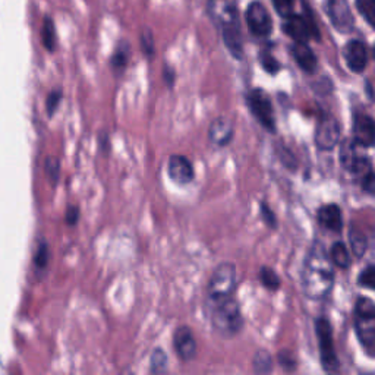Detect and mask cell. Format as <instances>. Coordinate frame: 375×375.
<instances>
[{
  "label": "cell",
  "instance_id": "cell-24",
  "mask_svg": "<svg viewBox=\"0 0 375 375\" xmlns=\"http://www.w3.org/2000/svg\"><path fill=\"white\" fill-rule=\"evenodd\" d=\"M349 241L352 245V251L357 258L362 257L367 251V237L356 229H350L349 232Z\"/></svg>",
  "mask_w": 375,
  "mask_h": 375
},
{
  "label": "cell",
  "instance_id": "cell-14",
  "mask_svg": "<svg viewBox=\"0 0 375 375\" xmlns=\"http://www.w3.org/2000/svg\"><path fill=\"white\" fill-rule=\"evenodd\" d=\"M345 59L349 70L353 72H362L368 63L367 47L360 40H352L345 47Z\"/></svg>",
  "mask_w": 375,
  "mask_h": 375
},
{
  "label": "cell",
  "instance_id": "cell-8",
  "mask_svg": "<svg viewBox=\"0 0 375 375\" xmlns=\"http://www.w3.org/2000/svg\"><path fill=\"white\" fill-rule=\"evenodd\" d=\"M246 24L249 31L257 37H267L272 31V21L268 11L260 2L249 4L246 9Z\"/></svg>",
  "mask_w": 375,
  "mask_h": 375
},
{
  "label": "cell",
  "instance_id": "cell-1",
  "mask_svg": "<svg viewBox=\"0 0 375 375\" xmlns=\"http://www.w3.org/2000/svg\"><path fill=\"white\" fill-rule=\"evenodd\" d=\"M302 289L311 299L326 298L334 284L333 261L327 251L318 242L310 249L302 268Z\"/></svg>",
  "mask_w": 375,
  "mask_h": 375
},
{
  "label": "cell",
  "instance_id": "cell-18",
  "mask_svg": "<svg viewBox=\"0 0 375 375\" xmlns=\"http://www.w3.org/2000/svg\"><path fill=\"white\" fill-rule=\"evenodd\" d=\"M210 140L217 145H226L230 143L233 136L232 122L226 117H218L210 126Z\"/></svg>",
  "mask_w": 375,
  "mask_h": 375
},
{
  "label": "cell",
  "instance_id": "cell-40",
  "mask_svg": "<svg viewBox=\"0 0 375 375\" xmlns=\"http://www.w3.org/2000/svg\"><path fill=\"white\" fill-rule=\"evenodd\" d=\"M374 58H375V47H374Z\"/></svg>",
  "mask_w": 375,
  "mask_h": 375
},
{
  "label": "cell",
  "instance_id": "cell-21",
  "mask_svg": "<svg viewBox=\"0 0 375 375\" xmlns=\"http://www.w3.org/2000/svg\"><path fill=\"white\" fill-rule=\"evenodd\" d=\"M41 39H43V44H44V48L47 50V52L53 53L56 50V46H58V39H56L55 22L52 18H50V16H46L44 18Z\"/></svg>",
  "mask_w": 375,
  "mask_h": 375
},
{
  "label": "cell",
  "instance_id": "cell-2",
  "mask_svg": "<svg viewBox=\"0 0 375 375\" xmlns=\"http://www.w3.org/2000/svg\"><path fill=\"white\" fill-rule=\"evenodd\" d=\"M355 327L362 346L375 352V303L368 298H360L355 305Z\"/></svg>",
  "mask_w": 375,
  "mask_h": 375
},
{
  "label": "cell",
  "instance_id": "cell-33",
  "mask_svg": "<svg viewBox=\"0 0 375 375\" xmlns=\"http://www.w3.org/2000/svg\"><path fill=\"white\" fill-rule=\"evenodd\" d=\"M357 282H360L361 286L368 287V289H374L375 291V265H369L367 267L360 277H357Z\"/></svg>",
  "mask_w": 375,
  "mask_h": 375
},
{
  "label": "cell",
  "instance_id": "cell-25",
  "mask_svg": "<svg viewBox=\"0 0 375 375\" xmlns=\"http://www.w3.org/2000/svg\"><path fill=\"white\" fill-rule=\"evenodd\" d=\"M356 8L365 21L375 28V0H356Z\"/></svg>",
  "mask_w": 375,
  "mask_h": 375
},
{
  "label": "cell",
  "instance_id": "cell-10",
  "mask_svg": "<svg viewBox=\"0 0 375 375\" xmlns=\"http://www.w3.org/2000/svg\"><path fill=\"white\" fill-rule=\"evenodd\" d=\"M327 12L331 24L340 32H350L353 28V15L348 0H327Z\"/></svg>",
  "mask_w": 375,
  "mask_h": 375
},
{
  "label": "cell",
  "instance_id": "cell-6",
  "mask_svg": "<svg viewBox=\"0 0 375 375\" xmlns=\"http://www.w3.org/2000/svg\"><path fill=\"white\" fill-rule=\"evenodd\" d=\"M315 329H317V337H318L322 368L326 369L327 372H334L338 369V360L336 356V350H334V345H333L331 324L327 318H318Z\"/></svg>",
  "mask_w": 375,
  "mask_h": 375
},
{
  "label": "cell",
  "instance_id": "cell-30",
  "mask_svg": "<svg viewBox=\"0 0 375 375\" xmlns=\"http://www.w3.org/2000/svg\"><path fill=\"white\" fill-rule=\"evenodd\" d=\"M167 368V356L162 349H156L151 356V372L160 374Z\"/></svg>",
  "mask_w": 375,
  "mask_h": 375
},
{
  "label": "cell",
  "instance_id": "cell-16",
  "mask_svg": "<svg viewBox=\"0 0 375 375\" xmlns=\"http://www.w3.org/2000/svg\"><path fill=\"white\" fill-rule=\"evenodd\" d=\"M318 221L322 228L331 232H340L343 228L342 211H340L336 204H329V206L321 207L318 211Z\"/></svg>",
  "mask_w": 375,
  "mask_h": 375
},
{
  "label": "cell",
  "instance_id": "cell-7",
  "mask_svg": "<svg viewBox=\"0 0 375 375\" xmlns=\"http://www.w3.org/2000/svg\"><path fill=\"white\" fill-rule=\"evenodd\" d=\"M248 106L254 116L258 119V122L267 128L270 132L276 131V119H275V110H272L271 100L267 96L265 91L257 88L249 91L248 97Z\"/></svg>",
  "mask_w": 375,
  "mask_h": 375
},
{
  "label": "cell",
  "instance_id": "cell-29",
  "mask_svg": "<svg viewBox=\"0 0 375 375\" xmlns=\"http://www.w3.org/2000/svg\"><path fill=\"white\" fill-rule=\"evenodd\" d=\"M260 279H261V283L267 289H270V291H276V289L280 287V279H279V276L271 268H268V267H263L261 268V271H260Z\"/></svg>",
  "mask_w": 375,
  "mask_h": 375
},
{
  "label": "cell",
  "instance_id": "cell-31",
  "mask_svg": "<svg viewBox=\"0 0 375 375\" xmlns=\"http://www.w3.org/2000/svg\"><path fill=\"white\" fill-rule=\"evenodd\" d=\"M260 62H261V66L264 67V70L268 72V74H277L279 70H280V65L279 62L276 60V58L272 56L268 50H263V52L260 53Z\"/></svg>",
  "mask_w": 375,
  "mask_h": 375
},
{
  "label": "cell",
  "instance_id": "cell-12",
  "mask_svg": "<svg viewBox=\"0 0 375 375\" xmlns=\"http://www.w3.org/2000/svg\"><path fill=\"white\" fill-rule=\"evenodd\" d=\"M355 143L362 147H372L375 144V121L364 113L356 114L353 121Z\"/></svg>",
  "mask_w": 375,
  "mask_h": 375
},
{
  "label": "cell",
  "instance_id": "cell-17",
  "mask_svg": "<svg viewBox=\"0 0 375 375\" xmlns=\"http://www.w3.org/2000/svg\"><path fill=\"white\" fill-rule=\"evenodd\" d=\"M292 56L305 72H314L317 70V58L306 43L295 41L292 47Z\"/></svg>",
  "mask_w": 375,
  "mask_h": 375
},
{
  "label": "cell",
  "instance_id": "cell-20",
  "mask_svg": "<svg viewBox=\"0 0 375 375\" xmlns=\"http://www.w3.org/2000/svg\"><path fill=\"white\" fill-rule=\"evenodd\" d=\"M129 58H131V46L125 40H122L117 44L114 53L112 55V59H110V66H112L113 72L122 74L126 70Z\"/></svg>",
  "mask_w": 375,
  "mask_h": 375
},
{
  "label": "cell",
  "instance_id": "cell-26",
  "mask_svg": "<svg viewBox=\"0 0 375 375\" xmlns=\"http://www.w3.org/2000/svg\"><path fill=\"white\" fill-rule=\"evenodd\" d=\"M254 371L255 372H260V374H265L270 372L272 368V361H271V356L268 355L267 350H260L257 352V355L254 356Z\"/></svg>",
  "mask_w": 375,
  "mask_h": 375
},
{
  "label": "cell",
  "instance_id": "cell-3",
  "mask_svg": "<svg viewBox=\"0 0 375 375\" xmlns=\"http://www.w3.org/2000/svg\"><path fill=\"white\" fill-rule=\"evenodd\" d=\"M303 9H305L303 15L292 13L289 15L287 18H284L283 31L296 43H306L310 39L320 40V32L310 8L305 5Z\"/></svg>",
  "mask_w": 375,
  "mask_h": 375
},
{
  "label": "cell",
  "instance_id": "cell-32",
  "mask_svg": "<svg viewBox=\"0 0 375 375\" xmlns=\"http://www.w3.org/2000/svg\"><path fill=\"white\" fill-rule=\"evenodd\" d=\"M62 90H53L50 91V94L47 96V100H46V109H47V113L48 116H53L55 112L58 110L60 101H62Z\"/></svg>",
  "mask_w": 375,
  "mask_h": 375
},
{
  "label": "cell",
  "instance_id": "cell-4",
  "mask_svg": "<svg viewBox=\"0 0 375 375\" xmlns=\"http://www.w3.org/2000/svg\"><path fill=\"white\" fill-rule=\"evenodd\" d=\"M236 287V268L230 263L218 265L209 283V298L217 305L229 299Z\"/></svg>",
  "mask_w": 375,
  "mask_h": 375
},
{
  "label": "cell",
  "instance_id": "cell-9",
  "mask_svg": "<svg viewBox=\"0 0 375 375\" xmlns=\"http://www.w3.org/2000/svg\"><path fill=\"white\" fill-rule=\"evenodd\" d=\"M223 40H225L226 47L229 48V52L236 59H241L244 53L241 27H239V21H237L236 12L232 9L228 12L226 18L223 21Z\"/></svg>",
  "mask_w": 375,
  "mask_h": 375
},
{
  "label": "cell",
  "instance_id": "cell-34",
  "mask_svg": "<svg viewBox=\"0 0 375 375\" xmlns=\"http://www.w3.org/2000/svg\"><path fill=\"white\" fill-rule=\"evenodd\" d=\"M272 5H275V9L280 16L287 18L289 15L294 13L295 0H272Z\"/></svg>",
  "mask_w": 375,
  "mask_h": 375
},
{
  "label": "cell",
  "instance_id": "cell-39",
  "mask_svg": "<svg viewBox=\"0 0 375 375\" xmlns=\"http://www.w3.org/2000/svg\"><path fill=\"white\" fill-rule=\"evenodd\" d=\"M164 79L169 85H172L173 84V71L172 70H169V67L166 66L164 67Z\"/></svg>",
  "mask_w": 375,
  "mask_h": 375
},
{
  "label": "cell",
  "instance_id": "cell-35",
  "mask_svg": "<svg viewBox=\"0 0 375 375\" xmlns=\"http://www.w3.org/2000/svg\"><path fill=\"white\" fill-rule=\"evenodd\" d=\"M141 47L148 58L154 55V37H152V34L148 28H145L141 34Z\"/></svg>",
  "mask_w": 375,
  "mask_h": 375
},
{
  "label": "cell",
  "instance_id": "cell-22",
  "mask_svg": "<svg viewBox=\"0 0 375 375\" xmlns=\"http://www.w3.org/2000/svg\"><path fill=\"white\" fill-rule=\"evenodd\" d=\"M331 261L340 267V268H348L350 265V258L349 252L346 249V245L343 242H337L331 248Z\"/></svg>",
  "mask_w": 375,
  "mask_h": 375
},
{
  "label": "cell",
  "instance_id": "cell-36",
  "mask_svg": "<svg viewBox=\"0 0 375 375\" xmlns=\"http://www.w3.org/2000/svg\"><path fill=\"white\" fill-rule=\"evenodd\" d=\"M279 362L280 365L287 369V371H292L296 368V360H295V356L291 353V352H286L283 350L280 355H279Z\"/></svg>",
  "mask_w": 375,
  "mask_h": 375
},
{
  "label": "cell",
  "instance_id": "cell-38",
  "mask_svg": "<svg viewBox=\"0 0 375 375\" xmlns=\"http://www.w3.org/2000/svg\"><path fill=\"white\" fill-rule=\"evenodd\" d=\"M261 214H263L264 221L270 228H276V216L272 214V211L268 209V206L265 202L261 204Z\"/></svg>",
  "mask_w": 375,
  "mask_h": 375
},
{
  "label": "cell",
  "instance_id": "cell-11",
  "mask_svg": "<svg viewBox=\"0 0 375 375\" xmlns=\"http://www.w3.org/2000/svg\"><path fill=\"white\" fill-rule=\"evenodd\" d=\"M340 141V126L334 117H324L315 131V144L320 150L330 151Z\"/></svg>",
  "mask_w": 375,
  "mask_h": 375
},
{
  "label": "cell",
  "instance_id": "cell-23",
  "mask_svg": "<svg viewBox=\"0 0 375 375\" xmlns=\"http://www.w3.org/2000/svg\"><path fill=\"white\" fill-rule=\"evenodd\" d=\"M357 157L360 156H356L355 144L352 141H345L342 144V148H340V162H342V166L352 172Z\"/></svg>",
  "mask_w": 375,
  "mask_h": 375
},
{
  "label": "cell",
  "instance_id": "cell-28",
  "mask_svg": "<svg viewBox=\"0 0 375 375\" xmlns=\"http://www.w3.org/2000/svg\"><path fill=\"white\" fill-rule=\"evenodd\" d=\"M44 170H46L47 178L52 180L53 185H56L58 180H59V175H60V162H59V159L55 157V156L47 157L46 162H44Z\"/></svg>",
  "mask_w": 375,
  "mask_h": 375
},
{
  "label": "cell",
  "instance_id": "cell-15",
  "mask_svg": "<svg viewBox=\"0 0 375 375\" xmlns=\"http://www.w3.org/2000/svg\"><path fill=\"white\" fill-rule=\"evenodd\" d=\"M169 176L179 185H186L194 179L191 162L183 156H172L169 160Z\"/></svg>",
  "mask_w": 375,
  "mask_h": 375
},
{
  "label": "cell",
  "instance_id": "cell-19",
  "mask_svg": "<svg viewBox=\"0 0 375 375\" xmlns=\"http://www.w3.org/2000/svg\"><path fill=\"white\" fill-rule=\"evenodd\" d=\"M352 172L360 176L364 191L369 194L375 192V173H374L371 163L365 157H357Z\"/></svg>",
  "mask_w": 375,
  "mask_h": 375
},
{
  "label": "cell",
  "instance_id": "cell-5",
  "mask_svg": "<svg viewBox=\"0 0 375 375\" xmlns=\"http://www.w3.org/2000/svg\"><path fill=\"white\" fill-rule=\"evenodd\" d=\"M213 322L214 327L226 336H232L239 331L242 327V317L237 302L229 298L217 303L213 315Z\"/></svg>",
  "mask_w": 375,
  "mask_h": 375
},
{
  "label": "cell",
  "instance_id": "cell-27",
  "mask_svg": "<svg viewBox=\"0 0 375 375\" xmlns=\"http://www.w3.org/2000/svg\"><path fill=\"white\" fill-rule=\"evenodd\" d=\"M50 261V248L46 241H40L37 252L34 254V264L39 270H44Z\"/></svg>",
  "mask_w": 375,
  "mask_h": 375
},
{
  "label": "cell",
  "instance_id": "cell-37",
  "mask_svg": "<svg viewBox=\"0 0 375 375\" xmlns=\"http://www.w3.org/2000/svg\"><path fill=\"white\" fill-rule=\"evenodd\" d=\"M81 217V213H79V209L77 206H71L67 207L66 210V216H65V220L66 223L70 226H75L78 223V220Z\"/></svg>",
  "mask_w": 375,
  "mask_h": 375
},
{
  "label": "cell",
  "instance_id": "cell-13",
  "mask_svg": "<svg viewBox=\"0 0 375 375\" xmlns=\"http://www.w3.org/2000/svg\"><path fill=\"white\" fill-rule=\"evenodd\" d=\"M173 345L176 349L178 356L180 357L182 361L188 362L191 361L192 357L195 356V350H197V343H195V338L194 334L191 331L190 327H179L175 331L173 336Z\"/></svg>",
  "mask_w": 375,
  "mask_h": 375
}]
</instances>
